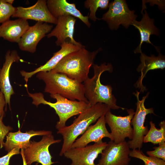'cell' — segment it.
<instances>
[{
    "label": "cell",
    "mask_w": 165,
    "mask_h": 165,
    "mask_svg": "<svg viewBox=\"0 0 165 165\" xmlns=\"http://www.w3.org/2000/svg\"><path fill=\"white\" fill-rule=\"evenodd\" d=\"M93 67V76L91 78L88 77L83 83L84 95L89 104L92 106L98 103H102L108 105L111 109H125L117 105L116 99L112 93V88L111 86L103 85L100 81L101 76L103 73L105 71L112 72V64L104 63L99 66L94 64Z\"/></svg>",
    "instance_id": "1"
},
{
    "label": "cell",
    "mask_w": 165,
    "mask_h": 165,
    "mask_svg": "<svg viewBox=\"0 0 165 165\" xmlns=\"http://www.w3.org/2000/svg\"><path fill=\"white\" fill-rule=\"evenodd\" d=\"M102 50V48H99L90 52L85 47H82L66 55L50 71L64 74L82 83L88 77L90 68L94 64L97 55Z\"/></svg>",
    "instance_id": "2"
},
{
    "label": "cell",
    "mask_w": 165,
    "mask_h": 165,
    "mask_svg": "<svg viewBox=\"0 0 165 165\" xmlns=\"http://www.w3.org/2000/svg\"><path fill=\"white\" fill-rule=\"evenodd\" d=\"M111 109L105 104L97 103L79 114L71 125L58 130L57 133L61 134L63 138L60 155H63L71 148L79 136L82 134L92 123L96 122Z\"/></svg>",
    "instance_id": "3"
},
{
    "label": "cell",
    "mask_w": 165,
    "mask_h": 165,
    "mask_svg": "<svg viewBox=\"0 0 165 165\" xmlns=\"http://www.w3.org/2000/svg\"><path fill=\"white\" fill-rule=\"evenodd\" d=\"M37 77L45 82V92L50 95L59 94L70 100H77L89 103L84 95L83 84L65 74L40 72L37 73Z\"/></svg>",
    "instance_id": "4"
},
{
    "label": "cell",
    "mask_w": 165,
    "mask_h": 165,
    "mask_svg": "<svg viewBox=\"0 0 165 165\" xmlns=\"http://www.w3.org/2000/svg\"><path fill=\"white\" fill-rule=\"evenodd\" d=\"M27 90L33 100V104L36 106L41 104L46 105L54 109L59 118L56 126L58 130L66 126V122L70 118L79 115L91 106L85 101L70 100L59 94L50 95L51 98L56 100V102L53 103L46 101L42 93L31 94Z\"/></svg>",
    "instance_id": "5"
},
{
    "label": "cell",
    "mask_w": 165,
    "mask_h": 165,
    "mask_svg": "<svg viewBox=\"0 0 165 165\" xmlns=\"http://www.w3.org/2000/svg\"><path fill=\"white\" fill-rule=\"evenodd\" d=\"M140 93L138 91L136 93H134L137 98V107L131 121V124L133 127V137L131 140L127 142L130 148L132 149L138 148L140 150L142 148L144 137L148 130L147 126H144L146 116L149 114L155 115L153 108H146L145 106V100L149 93L148 92L141 100L139 98Z\"/></svg>",
    "instance_id": "6"
},
{
    "label": "cell",
    "mask_w": 165,
    "mask_h": 165,
    "mask_svg": "<svg viewBox=\"0 0 165 165\" xmlns=\"http://www.w3.org/2000/svg\"><path fill=\"white\" fill-rule=\"evenodd\" d=\"M108 9L100 19L106 21L111 30L117 29L121 24L127 28L137 17L134 11L130 10L125 0H115L109 4Z\"/></svg>",
    "instance_id": "7"
},
{
    "label": "cell",
    "mask_w": 165,
    "mask_h": 165,
    "mask_svg": "<svg viewBox=\"0 0 165 165\" xmlns=\"http://www.w3.org/2000/svg\"><path fill=\"white\" fill-rule=\"evenodd\" d=\"M61 140H55L52 134L43 135L38 142L30 141L29 146L24 149V154L27 165H31L33 162H37L42 165H51L52 158L49 150L50 145L61 142Z\"/></svg>",
    "instance_id": "8"
},
{
    "label": "cell",
    "mask_w": 165,
    "mask_h": 165,
    "mask_svg": "<svg viewBox=\"0 0 165 165\" xmlns=\"http://www.w3.org/2000/svg\"><path fill=\"white\" fill-rule=\"evenodd\" d=\"M127 111L128 115L125 116H116L112 113L111 111L105 115L106 123L110 129L113 141L116 144L124 142L126 138L131 140L133 137V130L131 121L135 112L131 108Z\"/></svg>",
    "instance_id": "9"
},
{
    "label": "cell",
    "mask_w": 165,
    "mask_h": 165,
    "mask_svg": "<svg viewBox=\"0 0 165 165\" xmlns=\"http://www.w3.org/2000/svg\"><path fill=\"white\" fill-rule=\"evenodd\" d=\"M107 145L106 142L102 141L83 147L70 148L63 155L71 160L70 165H98L94 161Z\"/></svg>",
    "instance_id": "10"
},
{
    "label": "cell",
    "mask_w": 165,
    "mask_h": 165,
    "mask_svg": "<svg viewBox=\"0 0 165 165\" xmlns=\"http://www.w3.org/2000/svg\"><path fill=\"white\" fill-rule=\"evenodd\" d=\"M128 142L126 141L116 144L110 141L101 154L98 165H128L130 161V151Z\"/></svg>",
    "instance_id": "11"
},
{
    "label": "cell",
    "mask_w": 165,
    "mask_h": 165,
    "mask_svg": "<svg viewBox=\"0 0 165 165\" xmlns=\"http://www.w3.org/2000/svg\"><path fill=\"white\" fill-rule=\"evenodd\" d=\"M57 19V22L56 27L46 35L47 38L52 37H56L57 40L55 43L58 46H61L64 43H68L80 47L84 46L74 38L76 18L72 16L64 15L60 16Z\"/></svg>",
    "instance_id": "12"
},
{
    "label": "cell",
    "mask_w": 165,
    "mask_h": 165,
    "mask_svg": "<svg viewBox=\"0 0 165 165\" xmlns=\"http://www.w3.org/2000/svg\"><path fill=\"white\" fill-rule=\"evenodd\" d=\"M12 17L55 24L57 22V19L53 16L48 9L46 0H38L34 5L28 7H16Z\"/></svg>",
    "instance_id": "13"
},
{
    "label": "cell",
    "mask_w": 165,
    "mask_h": 165,
    "mask_svg": "<svg viewBox=\"0 0 165 165\" xmlns=\"http://www.w3.org/2000/svg\"><path fill=\"white\" fill-rule=\"evenodd\" d=\"M53 28L52 25L39 21L30 26L18 43L20 49L30 53H35L38 42L51 32Z\"/></svg>",
    "instance_id": "14"
},
{
    "label": "cell",
    "mask_w": 165,
    "mask_h": 165,
    "mask_svg": "<svg viewBox=\"0 0 165 165\" xmlns=\"http://www.w3.org/2000/svg\"><path fill=\"white\" fill-rule=\"evenodd\" d=\"M106 124L105 115H104L94 124L90 125L82 136L75 141L70 148H81L87 146L91 142H101L104 138H108L113 141L110 133L106 127Z\"/></svg>",
    "instance_id": "15"
},
{
    "label": "cell",
    "mask_w": 165,
    "mask_h": 165,
    "mask_svg": "<svg viewBox=\"0 0 165 165\" xmlns=\"http://www.w3.org/2000/svg\"><path fill=\"white\" fill-rule=\"evenodd\" d=\"M46 2L48 9L55 18L57 19L63 16H72L79 18L88 28H90L88 15H83L76 8L75 4L69 3L66 0H48Z\"/></svg>",
    "instance_id": "16"
},
{
    "label": "cell",
    "mask_w": 165,
    "mask_h": 165,
    "mask_svg": "<svg viewBox=\"0 0 165 165\" xmlns=\"http://www.w3.org/2000/svg\"><path fill=\"white\" fill-rule=\"evenodd\" d=\"M5 62L0 71V90L5 96L6 107L7 104L10 107L11 96L14 91L9 80V71L11 67L14 62H18L20 60L16 50H8L6 54Z\"/></svg>",
    "instance_id": "17"
},
{
    "label": "cell",
    "mask_w": 165,
    "mask_h": 165,
    "mask_svg": "<svg viewBox=\"0 0 165 165\" xmlns=\"http://www.w3.org/2000/svg\"><path fill=\"white\" fill-rule=\"evenodd\" d=\"M159 55L156 57L154 55L148 56L142 52L140 53L141 63L137 68V71L141 73V75L137 82L135 87L140 89V93L146 90L145 87L142 84V81L148 71L157 69H163L165 68V56L162 55L160 50L158 51Z\"/></svg>",
    "instance_id": "18"
},
{
    "label": "cell",
    "mask_w": 165,
    "mask_h": 165,
    "mask_svg": "<svg viewBox=\"0 0 165 165\" xmlns=\"http://www.w3.org/2000/svg\"><path fill=\"white\" fill-rule=\"evenodd\" d=\"M60 46L61 49L53 53L52 57L44 65L30 72H27L24 70L20 71V74L24 77L26 83L28 79L35 74L40 72H47L51 71L66 55L72 52L78 50L82 47H80L68 43H64Z\"/></svg>",
    "instance_id": "19"
},
{
    "label": "cell",
    "mask_w": 165,
    "mask_h": 165,
    "mask_svg": "<svg viewBox=\"0 0 165 165\" xmlns=\"http://www.w3.org/2000/svg\"><path fill=\"white\" fill-rule=\"evenodd\" d=\"M29 27L26 20L18 18L14 20H9L0 26V38L18 43Z\"/></svg>",
    "instance_id": "20"
},
{
    "label": "cell",
    "mask_w": 165,
    "mask_h": 165,
    "mask_svg": "<svg viewBox=\"0 0 165 165\" xmlns=\"http://www.w3.org/2000/svg\"><path fill=\"white\" fill-rule=\"evenodd\" d=\"M52 134L49 131L30 130L25 133L22 132L19 130L15 132L9 133L6 136V140L3 146L8 152L15 148L24 149L27 148L30 143L31 138L36 135H44Z\"/></svg>",
    "instance_id": "21"
},
{
    "label": "cell",
    "mask_w": 165,
    "mask_h": 165,
    "mask_svg": "<svg viewBox=\"0 0 165 165\" xmlns=\"http://www.w3.org/2000/svg\"><path fill=\"white\" fill-rule=\"evenodd\" d=\"M144 11L145 13H142V17L141 21H138L134 20L131 24L138 30L140 35V43L134 50L135 53H140L142 52L141 47L144 42L152 45L155 47L156 49L157 48V47L154 46L151 43L150 38L152 35H159V30L154 25V19H151L149 17L146 10H145Z\"/></svg>",
    "instance_id": "22"
},
{
    "label": "cell",
    "mask_w": 165,
    "mask_h": 165,
    "mask_svg": "<svg viewBox=\"0 0 165 165\" xmlns=\"http://www.w3.org/2000/svg\"><path fill=\"white\" fill-rule=\"evenodd\" d=\"M150 128L144 137L143 143L151 142L154 145L160 144L165 141V121H161L159 124L160 128H157L152 121L149 122Z\"/></svg>",
    "instance_id": "23"
},
{
    "label": "cell",
    "mask_w": 165,
    "mask_h": 165,
    "mask_svg": "<svg viewBox=\"0 0 165 165\" xmlns=\"http://www.w3.org/2000/svg\"><path fill=\"white\" fill-rule=\"evenodd\" d=\"M109 0H86L84 2V6L86 8L89 9L90 13L89 18L95 22L97 20H101L96 17V13L99 8L101 9L108 8Z\"/></svg>",
    "instance_id": "24"
},
{
    "label": "cell",
    "mask_w": 165,
    "mask_h": 165,
    "mask_svg": "<svg viewBox=\"0 0 165 165\" xmlns=\"http://www.w3.org/2000/svg\"><path fill=\"white\" fill-rule=\"evenodd\" d=\"M129 156L136 158L142 160L144 165H165V161L156 157L147 156L140 150L134 149L130 151Z\"/></svg>",
    "instance_id": "25"
},
{
    "label": "cell",
    "mask_w": 165,
    "mask_h": 165,
    "mask_svg": "<svg viewBox=\"0 0 165 165\" xmlns=\"http://www.w3.org/2000/svg\"><path fill=\"white\" fill-rule=\"evenodd\" d=\"M16 7L12 4L0 0V23L2 24L9 20L16 12Z\"/></svg>",
    "instance_id": "26"
},
{
    "label": "cell",
    "mask_w": 165,
    "mask_h": 165,
    "mask_svg": "<svg viewBox=\"0 0 165 165\" xmlns=\"http://www.w3.org/2000/svg\"><path fill=\"white\" fill-rule=\"evenodd\" d=\"M154 150L147 151L146 153L149 156L160 159L165 161V142L159 144L158 147H153Z\"/></svg>",
    "instance_id": "27"
},
{
    "label": "cell",
    "mask_w": 165,
    "mask_h": 165,
    "mask_svg": "<svg viewBox=\"0 0 165 165\" xmlns=\"http://www.w3.org/2000/svg\"><path fill=\"white\" fill-rule=\"evenodd\" d=\"M3 117H0V148H2L4 143L3 140L5 137L9 133V131L12 130V128L9 126L5 125L2 121Z\"/></svg>",
    "instance_id": "28"
},
{
    "label": "cell",
    "mask_w": 165,
    "mask_h": 165,
    "mask_svg": "<svg viewBox=\"0 0 165 165\" xmlns=\"http://www.w3.org/2000/svg\"><path fill=\"white\" fill-rule=\"evenodd\" d=\"M20 149L19 148H13L6 155L0 157V165H9L11 157L14 155L19 154Z\"/></svg>",
    "instance_id": "29"
},
{
    "label": "cell",
    "mask_w": 165,
    "mask_h": 165,
    "mask_svg": "<svg viewBox=\"0 0 165 165\" xmlns=\"http://www.w3.org/2000/svg\"><path fill=\"white\" fill-rule=\"evenodd\" d=\"M6 105L5 96L0 90V117H3L4 115V108Z\"/></svg>",
    "instance_id": "30"
},
{
    "label": "cell",
    "mask_w": 165,
    "mask_h": 165,
    "mask_svg": "<svg viewBox=\"0 0 165 165\" xmlns=\"http://www.w3.org/2000/svg\"><path fill=\"white\" fill-rule=\"evenodd\" d=\"M23 150H24V149H21V150L20 152V154L21 155L22 159H23V165H27L26 163L25 160V157L24 156V154Z\"/></svg>",
    "instance_id": "31"
},
{
    "label": "cell",
    "mask_w": 165,
    "mask_h": 165,
    "mask_svg": "<svg viewBox=\"0 0 165 165\" xmlns=\"http://www.w3.org/2000/svg\"><path fill=\"white\" fill-rule=\"evenodd\" d=\"M4 1L6 3L12 4L13 3L14 0H4Z\"/></svg>",
    "instance_id": "32"
},
{
    "label": "cell",
    "mask_w": 165,
    "mask_h": 165,
    "mask_svg": "<svg viewBox=\"0 0 165 165\" xmlns=\"http://www.w3.org/2000/svg\"><path fill=\"white\" fill-rule=\"evenodd\" d=\"M0 70H1V69H0Z\"/></svg>",
    "instance_id": "33"
}]
</instances>
